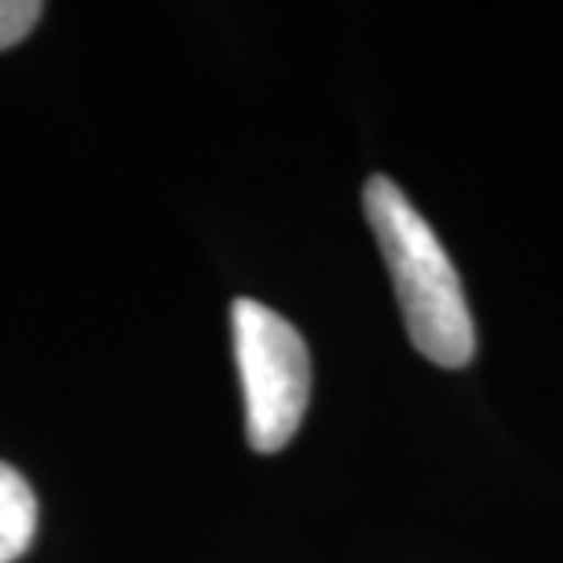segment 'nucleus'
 Instances as JSON below:
<instances>
[{
	"instance_id": "obj_1",
	"label": "nucleus",
	"mask_w": 563,
	"mask_h": 563,
	"mask_svg": "<svg viewBox=\"0 0 563 563\" xmlns=\"http://www.w3.org/2000/svg\"><path fill=\"white\" fill-rule=\"evenodd\" d=\"M363 209L391 272L413 347L435 366L461 369L476 355V325L443 242L388 176L366 179Z\"/></svg>"
},
{
	"instance_id": "obj_2",
	"label": "nucleus",
	"mask_w": 563,
	"mask_h": 563,
	"mask_svg": "<svg viewBox=\"0 0 563 563\" xmlns=\"http://www.w3.org/2000/svg\"><path fill=\"white\" fill-rule=\"evenodd\" d=\"M234 358L245 396V439L256 454H278L297 435L311 399V355L297 325L261 300L231 303Z\"/></svg>"
},
{
	"instance_id": "obj_3",
	"label": "nucleus",
	"mask_w": 563,
	"mask_h": 563,
	"mask_svg": "<svg viewBox=\"0 0 563 563\" xmlns=\"http://www.w3.org/2000/svg\"><path fill=\"white\" fill-rule=\"evenodd\" d=\"M37 531V498L19 468L0 461V563H15Z\"/></svg>"
},
{
	"instance_id": "obj_4",
	"label": "nucleus",
	"mask_w": 563,
	"mask_h": 563,
	"mask_svg": "<svg viewBox=\"0 0 563 563\" xmlns=\"http://www.w3.org/2000/svg\"><path fill=\"white\" fill-rule=\"evenodd\" d=\"M41 15L44 4H37V0H0V52L26 37L41 22Z\"/></svg>"
}]
</instances>
